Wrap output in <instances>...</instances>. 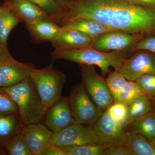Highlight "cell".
Instances as JSON below:
<instances>
[{"label": "cell", "mask_w": 155, "mask_h": 155, "mask_svg": "<svg viewBox=\"0 0 155 155\" xmlns=\"http://www.w3.org/2000/svg\"><path fill=\"white\" fill-rule=\"evenodd\" d=\"M127 108L128 114L125 127L137 119L153 111L150 98L146 95L136 99L127 106Z\"/></svg>", "instance_id": "cell-22"}, {"label": "cell", "mask_w": 155, "mask_h": 155, "mask_svg": "<svg viewBox=\"0 0 155 155\" xmlns=\"http://www.w3.org/2000/svg\"><path fill=\"white\" fill-rule=\"evenodd\" d=\"M143 95H145L144 93L136 81L127 80L121 92V101L128 106L136 99Z\"/></svg>", "instance_id": "cell-26"}, {"label": "cell", "mask_w": 155, "mask_h": 155, "mask_svg": "<svg viewBox=\"0 0 155 155\" xmlns=\"http://www.w3.org/2000/svg\"><path fill=\"white\" fill-rule=\"evenodd\" d=\"M61 26L65 28L79 31L93 40L103 33L112 31L97 21L86 19H77L69 20L64 22Z\"/></svg>", "instance_id": "cell-18"}, {"label": "cell", "mask_w": 155, "mask_h": 155, "mask_svg": "<svg viewBox=\"0 0 155 155\" xmlns=\"http://www.w3.org/2000/svg\"><path fill=\"white\" fill-rule=\"evenodd\" d=\"M34 64L15 60L0 67V88L14 86L30 76Z\"/></svg>", "instance_id": "cell-12"}, {"label": "cell", "mask_w": 155, "mask_h": 155, "mask_svg": "<svg viewBox=\"0 0 155 155\" xmlns=\"http://www.w3.org/2000/svg\"><path fill=\"white\" fill-rule=\"evenodd\" d=\"M111 9V28L145 37L155 36V10L126 0H105Z\"/></svg>", "instance_id": "cell-1"}, {"label": "cell", "mask_w": 155, "mask_h": 155, "mask_svg": "<svg viewBox=\"0 0 155 155\" xmlns=\"http://www.w3.org/2000/svg\"><path fill=\"white\" fill-rule=\"evenodd\" d=\"M60 5H66L68 3L69 0H55Z\"/></svg>", "instance_id": "cell-37"}, {"label": "cell", "mask_w": 155, "mask_h": 155, "mask_svg": "<svg viewBox=\"0 0 155 155\" xmlns=\"http://www.w3.org/2000/svg\"><path fill=\"white\" fill-rule=\"evenodd\" d=\"M22 132L32 155H42L54 133L45 124L40 123L25 125Z\"/></svg>", "instance_id": "cell-11"}, {"label": "cell", "mask_w": 155, "mask_h": 155, "mask_svg": "<svg viewBox=\"0 0 155 155\" xmlns=\"http://www.w3.org/2000/svg\"><path fill=\"white\" fill-rule=\"evenodd\" d=\"M127 81L118 71L109 72L106 81L114 103L122 102L121 94Z\"/></svg>", "instance_id": "cell-23"}, {"label": "cell", "mask_w": 155, "mask_h": 155, "mask_svg": "<svg viewBox=\"0 0 155 155\" xmlns=\"http://www.w3.org/2000/svg\"><path fill=\"white\" fill-rule=\"evenodd\" d=\"M132 5L155 10V0H126Z\"/></svg>", "instance_id": "cell-35"}, {"label": "cell", "mask_w": 155, "mask_h": 155, "mask_svg": "<svg viewBox=\"0 0 155 155\" xmlns=\"http://www.w3.org/2000/svg\"><path fill=\"white\" fill-rule=\"evenodd\" d=\"M15 60L9 52L8 48L0 47V67Z\"/></svg>", "instance_id": "cell-34"}, {"label": "cell", "mask_w": 155, "mask_h": 155, "mask_svg": "<svg viewBox=\"0 0 155 155\" xmlns=\"http://www.w3.org/2000/svg\"><path fill=\"white\" fill-rule=\"evenodd\" d=\"M119 141L131 155H155V148L150 141L141 134L125 130Z\"/></svg>", "instance_id": "cell-17"}, {"label": "cell", "mask_w": 155, "mask_h": 155, "mask_svg": "<svg viewBox=\"0 0 155 155\" xmlns=\"http://www.w3.org/2000/svg\"><path fill=\"white\" fill-rule=\"evenodd\" d=\"M50 143L65 147L90 143L107 144L110 143L102 138L92 125L84 126L74 120L71 125L64 130L58 133H53Z\"/></svg>", "instance_id": "cell-5"}, {"label": "cell", "mask_w": 155, "mask_h": 155, "mask_svg": "<svg viewBox=\"0 0 155 155\" xmlns=\"http://www.w3.org/2000/svg\"><path fill=\"white\" fill-rule=\"evenodd\" d=\"M79 65L81 83L95 104L104 112L114 103L105 79L97 73L95 66Z\"/></svg>", "instance_id": "cell-7"}, {"label": "cell", "mask_w": 155, "mask_h": 155, "mask_svg": "<svg viewBox=\"0 0 155 155\" xmlns=\"http://www.w3.org/2000/svg\"><path fill=\"white\" fill-rule=\"evenodd\" d=\"M107 145L90 143L64 148L68 155H104V150Z\"/></svg>", "instance_id": "cell-25"}, {"label": "cell", "mask_w": 155, "mask_h": 155, "mask_svg": "<svg viewBox=\"0 0 155 155\" xmlns=\"http://www.w3.org/2000/svg\"><path fill=\"white\" fill-rule=\"evenodd\" d=\"M10 155H32L25 142L22 132L2 144Z\"/></svg>", "instance_id": "cell-24"}, {"label": "cell", "mask_w": 155, "mask_h": 155, "mask_svg": "<svg viewBox=\"0 0 155 155\" xmlns=\"http://www.w3.org/2000/svg\"><path fill=\"white\" fill-rule=\"evenodd\" d=\"M2 7L0 12V47L8 48L7 41L9 34L21 20L7 3Z\"/></svg>", "instance_id": "cell-20"}, {"label": "cell", "mask_w": 155, "mask_h": 155, "mask_svg": "<svg viewBox=\"0 0 155 155\" xmlns=\"http://www.w3.org/2000/svg\"><path fill=\"white\" fill-rule=\"evenodd\" d=\"M51 57L53 62L64 60L79 65L97 66L101 69L103 75L110 72L111 67L114 68L115 71H119L125 59L124 53L122 51H101L91 46L67 51L54 50L51 53Z\"/></svg>", "instance_id": "cell-2"}, {"label": "cell", "mask_w": 155, "mask_h": 155, "mask_svg": "<svg viewBox=\"0 0 155 155\" xmlns=\"http://www.w3.org/2000/svg\"><path fill=\"white\" fill-rule=\"evenodd\" d=\"M153 106V111L155 113V97H150Z\"/></svg>", "instance_id": "cell-36"}, {"label": "cell", "mask_w": 155, "mask_h": 155, "mask_svg": "<svg viewBox=\"0 0 155 155\" xmlns=\"http://www.w3.org/2000/svg\"><path fill=\"white\" fill-rule=\"evenodd\" d=\"M24 126L19 114L0 115V145L22 132Z\"/></svg>", "instance_id": "cell-19"}, {"label": "cell", "mask_w": 155, "mask_h": 155, "mask_svg": "<svg viewBox=\"0 0 155 155\" xmlns=\"http://www.w3.org/2000/svg\"><path fill=\"white\" fill-rule=\"evenodd\" d=\"M2 6H1V7H0V12H1V10H2Z\"/></svg>", "instance_id": "cell-39"}, {"label": "cell", "mask_w": 155, "mask_h": 155, "mask_svg": "<svg viewBox=\"0 0 155 155\" xmlns=\"http://www.w3.org/2000/svg\"><path fill=\"white\" fill-rule=\"evenodd\" d=\"M104 140L109 143L119 141L125 129L116 122L108 109L104 111L99 119L91 124Z\"/></svg>", "instance_id": "cell-15"}, {"label": "cell", "mask_w": 155, "mask_h": 155, "mask_svg": "<svg viewBox=\"0 0 155 155\" xmlns=\"http://www.w3.org/2000/svg\"><path fill=\"white\" fill-rule=\"evenodd\" d=\"M135 81L139 84L145 95L150 97H155V74H145Z\"/></svg>", "instance_id": "cell-30"}, {"label": "cell", "mask_w": 155, "mask_h": 155, "mask_svg": "<svg viewBox=\"0 0 155 155\" xmlns=\"http://www.w3.org/2000/svg\"><path fill=\"white\" fill-rule=\"evenodd\" d=\"M134 55L125 59L118 72L127 80L135 81L142 75L155 74V54L139 50Z\"/></svg>", "instance_id": "cell-9"}, {"label": "cell", "mask_w": 155, "mask_h": 155, "mask_svg": "<svg viewBox=\"0 0 155 155\" xmlns=\"http://www.w3.org/2000/svg\"><path fill=\"white\" fill-rule=\"evenodd\" d=\"M108 110L116 122L125 129L128 114L127 106L122 102L114 103Z\"/></svg>", "instance_id": "cell-29"}, {"label": "cell", "mask_w": 155, "mask_h": 155, "mask_svg": "<svg viewBox=\"0 0 155 155\" xmlns=\"http://www.w3.org/2000/svg\"><path fill=\"white\" fill-rule=\"evenodd\" d=\"M16 103L7 93L0 90V115L19 114Z\"/></svg>", "instance_id": "cell-28"}, {"label": "cell", "mask_w": 155, "mask_h": 155, "mask_svg": "<svg viewBox=\"0 0 155 155\" xmlns=\"http://www.w3.org/2000/svg\"><path fill=\"white\" fill-rule=\"evenodd\" d=\"M132 49L134 51L147 50L155 54V36L143 38L134 46Z\"/></svg>", "instance_id": "cell-32"}, {"label": "cell", "mask_w": 155, "mask_h": 155, "mask_svg": "<svg viewBox=\"0 0 155 155\" xmlns=\"http://www.w3.org/2000/svg\"><path fill=\"white\" fill-rule=\"evenodd\" d=\"M30 77L38 93L46 114L48 109L62 97V91L67 79L66 75L51 64L43 69L35 68Z\"/></svg>", "instance_id": "cell-4"}, {"label": "cell", "mask_w": 155, "mask_h": 155, "mask_svg": "<svg viewBox=\"0 0 155 155\" xmlns=\"http://www.w3.org/2000/svg\"><path fill=\"white\" fill-rule=\"evenodd\" d=\"M68 100L74 120L82 125L93 124L104 113L92 101L81 82L71 88Z\"/></svg>", "instance_id": "cell-6"}, {"label": "cell", "mask_w": 155, "mask_h": 155, "mask_svg": "<svg viewBox=\"0 0 155 155\" xmlns=\"http://www.w3.org/2000/svg\"><path fill=\"white\" fill-rule=\"evenodd\" d=\"M150 141L151 143H152L153 146L155 148V136L152 139L150 140Z\"/></svg>", "instance_id": "cell-38"}, {"label": "cell", "mask_w": 155, "mask_h": 155, "mask_svg": "<svg viewBox=\"0 0 155 155\" xmlns=\"http://www.w3.org/2000/svg\"><path fill=\"white\" fill-rule=\"evenodd\" d=\"M104 155H131V153L124 144L117 141L106 145Z\"/></svg>", "instance_id": "cell-31"}, {"label": "cell", "mask_w": 155, "mask_h": 155, "mask_svg": "<svg viewBox=\"0 0 155 155\" xmlns=\"http://www.w3.org/2000/svg\"><path fill=\"white\" fill-rule=\"evenodd\" d=\"M42 155H68L64 147L48 143L43 151Z\"/></svg>", "instance_id": "cell-33"}, {"label": "cell", "mask_w": 155, "mask_h": 155, "mask_svg": "<svg viewBox=\"0 0 155 155\" xmlns=\"http://www.w3.org/2000/svg\"><path fill=\"white\" fill-rule=\"evenodd\" d=\"M125 130L143 136L150 140L155 136V113L150 112L125 127Z\"/></svg>", "instance_id": "cell-21"}, {"label": "cell", "mask_w": 155, "mask_h": 155, "mask_svg": "<svg viewBox=\"0 0 155 155\" xmlns=\"http://www.w3.org/2000/svg\"><path fill=\"white\" fill-rule=\"evenodd\" d=\"M93 41L92 38L79 31L63 27L60 34L51 42L54 50L67 51L91 46Z\"/></svg>", "instance_id": "cell-13"}, {"label": "cell", "mask_w": 155, "mask_h": 155, "mask_svg": "<svg viewBox=\"0 0 155 155\" xmlns=\"http://www.w3.org/2000/svg\"><path fill=\"white\" fill-rule=\"evenodd\" d=\"M145 37L141 34H131L112 30L102 34L93 40L91 47L101 51H122L134 46Z\"/></svg>", "instance_id": "cell-8"}, {"label": "cell", "mask_w": 155, "mask_h": 155, "mask_svg": "<svg viewBox=\"0 0 155 155\" xmlns=\"http://www.w3.org/2000/svg\"><path fill=\"white\" fill-rule=\"evenodd\" d=\"M25 25L31 38L37 42L52 41L63 30V27L50 17Z\"/></svg>", "instance_id": "cell-14"}, {"label": "cell", "mask_w": 155, "mask_h": 155, "mask_svg": "<svg viewBox=\"0 0 155 155\" xmlns=\"http://www.w3.org/2000/svg\"><path fill=\"white\" fill-rule=\"evenodd\" d=\"M45 116V125L54 133L64 130L74 121L68 97H62L51 106Z\"/></svg>", "instance_id": "cell-10"}, {"label": "cell", "mask_w": 155, "mask_h": 155, "mask_svg": "<svg viewBox=\"0 0 155 155\" xmlns=\"http://www.w3.org/2000/svg\"><path fill=\"white\" fill-rule=\"evenodd\" d=\"M48 14L51 18L58 17L63 12L61 5L55 0H29Z\"/></svg>", "instance_id": "cell-27"}, {"label": "cell", "mask_w": 155, "mask_h": 155, "mask_svg": "<svg viewBox=\"0 0 155 155\" xmlns=\"http://www.w3.org/2000/svg\"><path fill=\"white\" fill-rule=\"evenodd\" d=\"M0 90L7 93L16 103L24 125L40 123L44 118L41 100L30 76L16 85L0 88Z\"/></svg>", "instance_id": "cell-3"}, {"label": "cell", "mask_w": 155, "mask_h": 155, "mask_svg": "<svg viewBox=\"0 0 155 155\" xmlns=\"http://www.w3.org/2000/svg\"><path fill=\"white\" fill-rule=\"evenodd\" d=\"M7 4L25 25L50 17L29 0H9Z\"/></svg>", "instance_id": "cell-16"}]
</instances>
